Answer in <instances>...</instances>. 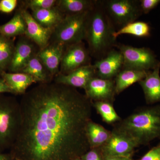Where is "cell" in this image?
I'll return each instance as SVG.
<instances>
[{
  "mask_svg": "<svg viewBox=\"0 0 160 160\" xmlns=\"http://www.w3.org/2000/svg\"><path fill=\"white\" fill-rule=\"evenodd\" d=\"M139 160H160V142L152 148Z\"/></svg>",
  "mask_w": 160,
  "mask_h": 160,
  "instance_id": "cell-31",
  "label": "cell"
},
{
  "mask_svg": "<svg viewBox=\"0 0 160 160\" xmlns=\"http://www.w3.org/2000/svg\"><path fill=\"white\" fill-rule=\"evenodd\" d=\"M56 0H29L24 2L25 6L32 11L40 9H51L57 7Z\"/></svg>",
  "mask_w": 160,
  "mask_h": 160,
  "instance_id": "cell-27",
  "label": "cell"
},
{
  "mask_svg": "<svg viewBox=\"0 0 160 160\" xmlns=\"http://www.w3.org/2000/svg\"><path fill=\"white\" fill-rule=\"evenodd\" d=\"M31 14L41 26L53 30L65 17V15L57 7L51 9L33 10L32 11Z\"/></svg>",
  "mask_w": 160,
  "mask_h": 160,
  "instance_id": "cell-19",
  "label": "cell"
},
{
  "mask_svg": "<svg viewBox=\"0 0 160 160\" xmlns=\"http://www.w3.org/2000/svg\"><path fill=\"white\" fill-rule=\"evenodd\" d=\"M91 56L82 42L65 48L60 64L59 73L68 74L76 69L90 64Z\"/></svg>",
  "mask_w": 160,
  "mask_h": 160,
  "instance_id": "cell-8",
  "label": "cell"
},
{
  "mask_svg": "<svg viewBox=\"0 0 160 160\" xmlns=\"http://www.w3.org/2000/svg\"><path fill=\"white\" fill-rule=\"evenodd\" d=\"M0 160H14L10 152L3 153L0 152Z\"/></svg>",
  "mask_w": 160,
  "mask_h": 160,
  "instance_id": "cell-34",
  "label": "cell"
},
{
  "mask_svg": "<svg viewBox=\"0 0 160 160\" xmlns=\"http://www.w3.org/2000/svg\"><path fill=\"white\" fill-rule=\"evenodd\" d=\"M96 76L93 65H87L76 69L68 74L59 73L54 77V82L76 88L84 89L89 81Z\"/></svg>",
  "mask_w": 160,
  "mask_h": 160,
  "instance_id": "cell-14",
  "label": "cell"
},
{
  "mask_svg": "<svg viewBox=\"0 0 160 160\" xmlns=\"http://www.w3.org/2000/svg\"></svg>",
  "mask_w": 160,
  "mask_h": 160,
  "instance_id": "cell-36",
  "label": "cell"
},
{
  "mask_svg": "<svg viewBox=\"0 0 160 160\" xmlns=\"http://www.w3.org/2000/svg\"><path fill=\"white\" fill-rule=\"evenodd\" d=\"M140 7L143 13L147 14L160 3V0H141Z\"/></svg>",
  "mask_w": 160,
  "mask_h": 160,
  "instance_id": "cell-30",
  "label": "cell"
},
{
  "mask_svg": "<svg viewBox=\"0 0 160 160\" xmlns=\"http://www.w3.org/2000/svg\"><path fill=\"white\" fill-rule=\"evenodd\" d=\"M11 93V90L4 79L0 76V94Z\"/></svg>",
  "mask_w": 160,
  "mask_h": 160,
  "instance_id": "cell-32",
  "label": "cell"
},
{
  "mask_svg": "<svg viewBox=\"0 0 160 160\" xmlns=\"http://www.w3.org/2000/svg\"><path fill=\"white\" fill-rule=\"evenodd\" d=\"M101 2L115 27H118L119 29L135 22L143 14L139 1L105 0Z\"/></svg>",
  "mask_w": 160,
  "mask_h": 160,
  "instance_id": "cell-6",
  "label": "cell"
},
{
  "mask_svg": "<svg viewBox=\"0 0 160 160\" xmlns=\"http://www.w3.org/2000/svg\"><path fill=\"white\" fill-rule=\"evenodd\" d=\"M93 66L97 77L105 79H113L123 69L122 55L114 48L105 57L97 60Z\"/></svg>",
  "mask_w": 160,
  "mask_h": 160,
  "instance_id": "cell-12",
  "label": "cell"
},
{
  "mask_svg": "<svg viewBox=\"0 0 160 160\" xmlns=\"http://www.w3.org/2000/svg\"><path fill=\"white\" fill-rule=\"evenodd\" d=\"M160 61L153 71H149L146 77L139 82L143 89L146 103L160 102Z\"/></svg>",
  "mask_w": 160,
  "mask_h": 160,
  "instance_id": "cell-16",
  "label": "cell"
},
{
  "mask_svg": "<svg viewBox=\"0 0 160 160\" xmlns=\"http://www.w3.org/2000/svg\"><path fill=\"white\" fill-rule=\"evenodd\" d=\"M138 144L126 133L113 127L111 135L99 148L103 156H132Z\"/></svg>",
  "mask_w": 160,
  "mask_h": 160,
  "instance_id": "cell-9",
  "label": "cell"
},
{
  "mask_svg": "<svg viewBox=\"0 0 160 160\" xmlns=\"http://www.w3.org/2000/svg\"><path fill=\"white\" fill-rule=\"evenodd\" d=\"M150 27L148 23L136 22L129 23L116 30L113 34L116 39L122 34H129L139 38L149 37L150 35Z\"/></svg>",
  "mask_w": 160,
  "mask_h": 160,
  "instance_id": "cell-24",
  "label": "cell"
},
{
  "mask_svg": "<svg viewBox=\"0 0 160 160\" xmlns=\"http://www.w3.org/2000/svg\"><path fill=\"white\" fill-rule=\"evenodd\" d=\"M82 160H103L104 157L99 148L90 149L81 157Z\"/></svg>",
  "mask_w": 160,
  "mask_h": 160,
  "instance_id": "cell-29",
  "label": "cell"
},
{
  "mask_svg": "<svg viewBox=\"0 0 160 160\" xmlns=\"http://www.w3.org/2000/svg\"><path fill=\"white\" fill-rule=\"evenodd\" d=\"M20 11L26 24L25 36L34 42L40 49L45 48L50 42L53 29L41 26L26 9H21Z\"/></svg>",
  "mask_w": 160,
  "mask_h": 160,
  "instance_id": "cell-13",
  "label": "cell"
},
{
  "mask_svg": "<svg viewBox=\"0 0 160 160\" xmlns=\"http://www.w3.org/2000/svg\"><path fill=\"white\" fill-rule=\"evenodd\" d=\"M66 46L58 43H49L39 49L37 56L54 78L60 72V64Z\"/></svg>",
  "mask_w": 160,
  "mask_h": 160,
  "instance_id": "cell-15",
  "label": "cell"
},
{
  "mask_svg": "<svg viewBox=\"0 0 160 160\" xmlns=\"http://www.w3.org/2000/svg\"><path fill=\"white\" fill-rule=\"evenodd\" d=\"M35 45L26 36L20 38L15 46L14 52L8 69L9 72H21L29 61L36 56L38 52H36Z\"/></svg>",
  "mask_w": 160,
  "mask_h": 160,
  "instance_id": "cell-11",
  "label": "cell"
},
{
  "mask_svg": "<svg viewBox=\"0 0 160 160\" xmlns=\"http://www.w3.org/2000/svg\"><path fill=\"white\" fill-rule=\"evenodd\" d=\"M0 76L6 82L11 90L12 94H25L26 90L33 83H36L35 79L31 76L23 72H0Z\"/></svg>",
  "mask_w": 160,
  "mask_h": 160,
  "instance_id": "cell-17",
  "label": "cell"
},
{
  "mask_svg": "<svg viewBox=\"0 0 160 160\" xmlns=\"http://www.w3.org/2000/svg\"><path fill=\"white\" fill-rule=\"evenodd\" d=\"M116 31L112 21L101 3L96 1L87 17L85 39L90 56L99 60L105 57L117 45L113 36Z\"/></svg>",
  "mask_w": 160,
  "mask_h": 160,
  "instance_id": "cell-2",
  "label": "cell"
},
{
  "mask_svg": "<svg viewBox=\"0 0 160 160\" xmlns=\"http://www.w3.org/2000/svg\"><path fill=\"white\" fill-rule=\"evenodd\" d=\"M116 47L122 55L123 69L150 71L159 62L149 48H137L124 44H117Z\"/></svg>",
  "mask_w": 160,
  "mask_h": 160,
  "instance_id": "cell-7",
  "label": "cell"
},
{
  "mask_svg": "<svg viewBox=\"0 0 160 160\" xmlns=\"http://www.w3.org/2000/svg\"><path fill=\"white\" fill-rule=\"evenodd\" d=\"M113 127L126 133L139 146L160 139V105L140 108Z\"/></svg>",
  "mask_w": 160,
  "mask_h": 160,
  "instance_id": "cell-3",
  "label": "cell"
},
{
  "mask_svg": "<svg viewBox=\"0 0 160 160\" xmlns=\"http://www.w3.org/2000/svg\"><path fill=\"white\" fill-rule=\"evenodd\" d=\"M111 131L106 129L102 125L89 121L86 127V136L90 149L99 148L102 146L107 142Z\"/></svg>",
  "mask_w": 160,
  "mask_h": 160,
  "instance_id": "cell-20",
  "label": "cell"
},
{
  "mask_svg": "<svg viewBox=\"0 0 160 160\" xmlns=\"http://www.w3.org/2000/svg\"><path fill=\"white\" fill-rule=\"evenodd\" d=\"M89 12L65 16L62 21L53 29L50 42L60 43L66 47L82 42L85 39Z\"/></svg>",
  "mask_w": 160,
  "mask_h": 160,
  "instance_id": "cell-5",
  "label": "cell"
},
{
  "mask_svg": "<svg viewBox=\"0 0 160 160\" xmlns=\"http://www.w3.org/2000/svg\"><path fill=\"white\" fill-rule=\"evenodd\" d=\"M20 72L31 76L35 79L37 83L51 82L53 78L37 55L29 61L26 67Z\"/></svg>",
  "mask_w": 160,
  "mask_h": 160,
  "instance_id": "cell-22",
  "label": "cell"
},
{
  "mask_svg": "<svg viewBox=\"0 0 160 160\" xmlns=\"http://www.w3.org/2000/svg\"><path fill=\"white\" fill-rule=\"evenodd\" d=\"M148 71L122 69L115 78L116 94H119L135 83L139 82L146 77Z\"/></svg>",
  "mask_w": 160,
  "mask_h": 160,
  "instance_id": "cell-18",
  "label": "cell"
},
{
  "mask_svg": "<svg viewBox=\"0 0 160 160\" xmlns=\"http://www.w3.org/2000/svg\"><path fill=\"white\" fill-rule=\"evenodd\" d=\"M96 1L92 0H60L57 7L66 15L85 13L94 7Z\"/></svg>",
  "mask_w": 160,
  "mask_h": 160,
  "instance_id": "cell-21",
  "label": "cell"
},
{
  "mask_svg": "<svg viewBox=\"0 0 160 160\" xmlns=\"http://www.w3.org/2000/svg\"><path fill=\"white\" fill-rule=\"evenodd\" d=\"M21 122L20 102L13 97L0 94V152L11 149Z\"/></svg>",
  "mask_w": 160,
  "mask_h": 160,
  "instance_id": "cell-4",
  "label": "cell"
},
{
  "mask_svg": "<svg viewBox=\"0 0 160 160\" xmlns=\"http://www.w3.org/2000/svg\"><path fill=\"white\" fill-rule=\"evenodd\" d=\"M18 3L17 0H1L0 12L3 13H11L16 8Z\"/></svg>",
  "mask_w": 160,
  "mask_h": 160,
  "instance_id": "cell-28",
  "label": "cell"
},
{
  "mask_svg": "<svg viewBox=\"0 0 160 160\" xmlns=\"http://www.w3.org/2000/svg\"><path fill=\"white\" fill-rule=\"evenodd\" d=\"M21 122L10 150L15 160H75L90 149L92 102L77 89L40 83L20 101Z\"/></svg>",
  "mask_w": 160,
  "mask_h": 160,
  "instance_id": "cell-1",
  "label": "cell"
},
{
  "mask_svg": "<svg viewBox=\"0 0 160 160\" xmlns=\"http://www.w3.org/2000/svg\"><path fill=\"white\" fill-rule=\"evenodd\" d=\"M13 41L0 34V72L8 70L15 49Z\"/></svg>",
  "mask_w": 160,
  "mask_h": 160,
  "instance_id": "cell-26",
  "label": "cell"
},
{
  "mask_svg": "<svg viewBox=\"0 0 160 160\" xmlns=\"http://www.w3.org/2000/svg\"><path fill=\"white\" fill-rule=\"evenodd\" d=\"M85 95L92 102H108L113 103L115 97L114 79H105L95 76L85 89Z\"/></svg>",
  "mask_w": 160,
  "mask_h": 160,
  "instance_id": "cell-10",
  "label": "cell"
},
{
  "mask_svg": "<svg viewBox=\"0 0 160 160\" xmlns=\"http://www.w3.org/2000/svg\"><path fill=\"white\" fill-rule=\"evenodd\" d=\"M82 160L81 159V158H79L77 159L76 160Z\"/></svg>",
  "mask_w": 160,
  "mask_h": 160,
  "instance_id": "cell-35",
  "label": "cell"
},
{
  "mask_svg": "<svg viewBox=\"0 0 160 160\" xmlns=\"http://www.w3.org/2000/svg\"><path fill=\"white\" fill-rule=\"evenodd\" d=\"M92 107L100 114L103 122L108 124H115L122 119L118 115L113 107V103L108 102H95Z\"/></svg>",
  "mask_w": 160,
  "mask_h": 160,
  "instance_id": "cell-25",
  "label": "cell"
},
{
  "mask_svg": "<svg viewBox=\"0 0 160 160\" xmlns=\"http://www.w3.org/2000/svg\"><path fill=\"white\" fill-rule=\"evenodd\" d=\"M103 160H134L132 156H103Z\"/></svg>",
  "mask_w": 160,
  "mask_h": 160,
  "instance_id": "cell-33",
  "label": "cell"
},
{
  "mask_svg": "<svg viewBox=\"0 0 160 160\" xmlns=\"http://www.w3.org/2000/svg\"><path fill=\"white\" fill-rule=\"evenodd\" d=\"M26 24L20 10L18 11L10 21L0 26V34L10 38L25 35Z\"/></svg>",
  "mask_w": 160,
  "mask_h": 160,
  "instance_id": "cell-23",
  "label": "cell"
}]
</instances>
